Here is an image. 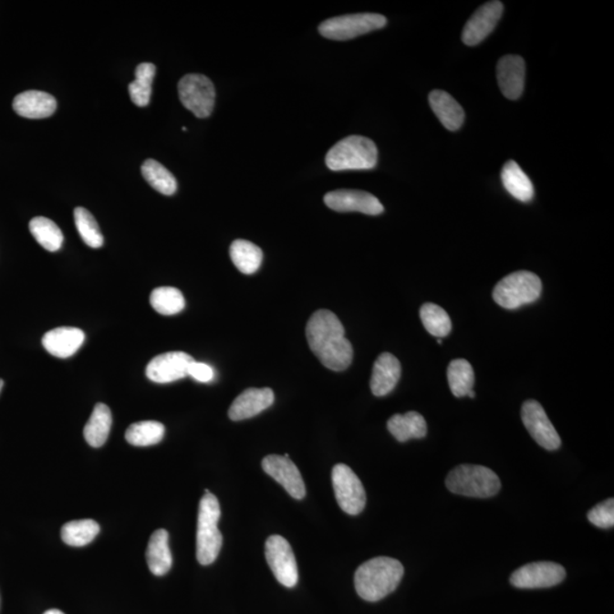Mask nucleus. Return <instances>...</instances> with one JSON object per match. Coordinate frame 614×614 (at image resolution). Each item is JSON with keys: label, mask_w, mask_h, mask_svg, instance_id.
<instances>
[{"label": "nucleus", "mask_w": 614, "mask_h": 614, "mask_svg": "<svg viewBox=\"0 0 614 614\" xmlns=\"http://www.w3.org/2000/svg\"><path fill=\"white\" fill-rule=\"evenodd\" d=\"M307 339L313 354L329 370L344 371L353 361V346L345 337L344 326L328 309H320L309 318Z\"/></svg>", "instance_id": "nucleus-1"}, {"label": "nucleus", "mask_w": 614, "mask_h": 614, "mask_svg": "<svg viewBox=\"0 0 614 614\" xmlns=\"http://www.w3.org/2000/svg\"><path fill=\"white\" fill-rule=\"evenodd\" d=\"M404 567L395 558L380 557L364 562L355 572L354 584L359 598L378 602L399 588Z\"/></svg>", "instance_id": "nucleus-2"}, {"label": "nucleus", "mask_w": 614, "mask_h": 614, "mask_svg": "<svg viewBox=\"0 0 614 614\" xmlns=\"http://www.w3.org/2000/svg\"><path fill=\"white\" fill-rule=\"evenodd\" d=\"M221 507L218 498L209 491L202 497L197 521V560L210 566L218 558L224 537L218 525Z\"/></svg>", "instance_id": "nucleus-3"}, {"label": "nucleus", "mask_w": 614, "mask_h": 614, "mask_svg": "<svg viewBox=\"0 0 614 614\" xmlns=\"http://www.w3.org/2000/svg\"><path fill=\"white\" fill-rule=\"evenodd\" d=\"M326 163L331 171L371 170L378 163L377 146L367 137L344 138L328 151Z\"/></svg>", "instance_id": "nucleus-4"}, {"label": "nucleus", "mask_w": 614, "mask_h": 614, "mask_svg": "<svg viewBox=\"0 0 614 614\" xmlns=\"http://www.w3.org/2000/svg\"><path fill=\"white\" fill-rule=\"evenodd\" d=\"M445 483L452 493L475 498L492 497L501 489L498 475L483 465H459L447 475Z\"/></svg>", "instance_id": "nucleus-5"}, {"label": "nucleus", "mask_w": 614, "mask_h": 614, "mask_svg": "<svg viewBox=\"0 0 614 614\" xmlns=\"http://www.w3.org/2000/svg\"><path fill=\"white\" fill-rule=\"evenodd\" d=\"M542 287L538 276L529 271H518L506 276L495 286L493 298L502 307L515 309L536 302Z\"/></svg>", "instance_id": "nucleus-6"}, {"label": "nucleus", "mask_w": 614, "mask_h": 614, "mask_svg": "<svg viewBox=\"0 0 614 614\" xmlns=\"http://www.w3.org/2000/svg\"><path fill=\"white\" fill-rule=\"evenodd\" d=\"M387 18L376 13L349 14L322 22L318 31L327 39L349 40L382 29Z\"/></svg>", "instance_id": "nucleus-7"}, {"label": "nucleus", "mask_w": 614, "mask_h": 614, "mask_svg": "<svg viewBox=\"0 0 614 614\" xmlns=\"http://www.w3.org/2000/svg\"><path fill=\"white\" fill-rule=\"evenodd\" d=\"M332 484L340 509L350 515L361 514L367 505L366 491L361 480L346 464H337L332 469Z\"/></svg>", "instance_id": "nucleus-8"}, {"label": "nucleus", "mask_w": 614, "mask_h": 614, "mask_svg": "<svg viewBox=\"0 0 614 614\" xmlns=\"http://www.w3.org/2000/svg\"><path fill=\"white\" fill-rule=\"evenodd\" d=\"M179 99L197 118L210 117L215 104V89L209 78L187 75L179 82Z\"/></svg>", "instance_id": "nucleus-9"}, {"label": "nucleus", "mask_w": 614, "mask_h": 614, "mask_svg": "<svg viewBox=\"0 0 614 614\" xmlns=\"http://www.w3.org/2000/svg\"><path fill=\"white\" fill-rule=\"evenodd\" d=\"M267 565L274 572L276 580L285 588H295L298 581L297 557L287 539L279 535L267 538L265 543Z\"/></svg>", "instance_id": "nucleus-10"}, {"label": "nucleus", "mask_w": 614, "mask_h": 614, "mask_svg": "<svg viewBox=\"0 0 614 614\" xmlns=\"http://www.w3.org/2000/svg\"><path fill=\"white\" fill-rule=\"evenodd\" d=\"M566 578V570L554 562H534L514 572L510 581L518 588H548L561 584Z\"/></svg>", "instance_id": "nucleus-11"}, {"label": "nucleus", "mask_w": 614, "mask_h": 614, "mask_svg": "<svg viewBox=\"0 0 614 614\" xmlns=\"http://www.w3.org/2000/svg\"><path fill=\"white\" fill-rule=\"evenodd\" d=\"M521 418L535 442L545 450L556 451L561 446V438L537 401H525Z\"/></svg>", "instance_id": "nucleus-12"}, {"label": "nucleus", "mask_w": 614, "mask_h": 614, "mask_svg": "<svg viewBox=\"0 0 614 614\" xmlns=\"http://www.w3.org/2000/svg\"><path fill=\"white\" fill-rule=\"evenodd\" d=\"M262 468L276 483L280 484L290 496L297 500H302L306 496L307 488L302 474L294 462L289 459L288 454L267 455L262 461Z\"/></svg>", "instance_id": "nucleus-13"}, {"label": "nucleus", "mask_w": 614, "mask_h": 614, "mask_svg": "<svg viewBox=\"0 0 614 614\" xmlns=\"http://www.w3.org/2000/svg\"><path fill=\"white\" fill-rule=\"evenodd\" d=\"M193 361L195 359L184 352L161 354L149 363L146 376L156 384H170L188 377L189 367Z\"/></svg>", "instance_id": "nucleus-14"}, {"label": "nucleus", "mask_w": 614, "mask_h": 614, "mask_svg": "<svg viewBox=\"0 0 614 614\" xmlns=\"http://www.w3.org/2000/svg\"><path fill=\"white\" fill-rule=\"evenodd\" d=\"M325 203L336 212H359L367 215H380L384 212V206L376 196L361 191L340 189L330 192L325 196Z\"/></svg>", "instance_id": "nucleus-15"}, {"label": "nucleus", "mask_w": 614, "mask_h": 614, "mask_svg": "<svg viewBox=\"0 0 614 614\" xmlns=\"http://www.w3.org/2000/svg\"><path fill=\"white\" fill-rule=\"evenodd\" d=\"M501 2H488L480 6L466 22L462 40L468 46H475L492 34L503 14Z\"/></svg>", "instance_id": "nucleus-16"}, {"label": "nucleus", "mask_w": 614, "mask_h": 614, "mask_svg": "<svg viewBox=\"0 0 614 614\" xmlns=\"http://www.w3.org/2000/svg\"><path fill=\"white\" fill-rule=\"evenodd\" d=\"M274 401L275 394L270 388H248L231 404L229 418L233 421L251 419L269 409Z\"/></svg>", "instance_id": "nucleus-17"}, {"label": "nucleus", "mask_w": 614, "mask_h": 614, "mask_svg": "<svg viewBox=\"0 0 614 614\" xmlns=\"http://www.w3.org/2000/svg\"><path fill=\"white\" fill-rule=\"evenodd\" d=\"M526 64L523 57L507 55L497 64V81L503 95L515 100L525 89Z\"/></svg>", "instance_id": "nucleus-18"}, {"label": "nucleus", "mask_w": 614, "mask_h": 614, "mask_svg": "<svg viewBox=\"0 0 614 614\" xmlns=\"http://www.w3.org/2000/svg\"><path fill=\"white\" fill-rule=\"evenodd\" d=\"M86 335L78 328L61 327L46 332L43 346L50 355L68 359L75 355L85 343Z\"/></svg>", "instance_id": "nucleus-19"}, {"label": "nucleus", "mask_w": 614, "mask_h": 614, "mask_svg": "<svg viewBox=\"0 0 614 614\" xmlns=\"http://www.w3.org/2000/svg\"><path fill=\"white\" fill-rule=\"evenodd\" d=\"M13 109L22 118L45 119L55 113L57 101L47 92L30 90L16 97Z\"/></svg>", "instance_id": "nucleus-20"}, {"label": "nucleus", "mask_w": 614, "mask_h": 614, "mask_svg": "<svg viewBox=\"0 0 614 614\" xmlns=\"http://www.w3.org/2000/svg\"><path fill=\"white\" fill-rule=\"evenodd\" d=\"M401 367L399 359L390 353H382L373 366L370 381L373 395L378 397L390 394L399 382Z\"/></svg>", "instance_id": "nucleus-21"}, {"label": "nucleus", "mask_w": 614, "mask_h": 614, "mask_svg": "<svg viewBox=\"0 0 614 614\" xmlns=\"http://www.w3.org/2000/svg\"><path fill=\"white\" fill-rule=\"evenodd\" d=\"M429 103L436 117L447 130L456 131L464 122V110L453 97L442 90H433L429 95Z\"/></svg>", "instance_id": "nucleus-22"}, {"label": "nucleus", "mask_w": 614, "mask_h": 614, "mask_svg": "<svg viewBox=\"0 0 614 614\" xmlns=\"http://www.w3.org/2000/svg\"><path fill=\"white\" fill-rule=\"evenodd\" d=\"M147 565L151 574L164 576L172 567V554L169 546V533L159 529L151 535L146 551Z\"/></svg>", "instance_id": "nucleus-23"}, {"label": "nucleus", "mask_w": 614, "mask_h": 614, "mask_svg": "<svg viewBox=\"0 0 614 614\" xmlns=\"http://www.w3.org/2000/svg\"><path fill=\"white\" fill-rule=\"evenodd\" d=\"M388 431L401 442L419 440L427 435V422L421 414L411 412L395 414L388 420Z\"/></svg>", "instance_id": "nucleus-24"}, {"label": "nucleus", "mask_w": 614, "mask_h": 614, "mask_svg": "<svg viewBox=\"0 0 614 614\" xmlns=\"http://www.w3.org/2000/svg\"><path fill=\"white\" fill-rule=\"evenodd\" d=\"M501 178L503 186L515 200L524 203L533 200L535 195L534 184L515 161H509L503 166Z\"/></svg>", "instance_id": "nucleus-25"}, {"label": "nucleus", "mask_w": 614, "mask_h": 614, "mask_svg": "<svg viewBox=\"0 0 614 614\" xmlns=\"http://www.w3.org/2000/svg\"><path fill=\"white\" fill-rule=\"evenodd\" d=\"M112 412L108 405L103 403L96 404L92 411L89 421L87 422L83 436L91 447H101L108 442L110 428H112Z\"/></svg>", "instance_id": "nucleus-26"}, {"label": "nucleus", "mask_w": 614, "mask_h": 614, "mask_svg": "<svg viewBox=\"0 0 614 614\" xmlns=\"http://www.w3.org/2000/svg\"><path fill=\"white\" fill-rule=\"evenodd\" d=\"M230 257L244 275H253L260 269L263 261L262 249L248 240H234L230 246Z\"/></svg>", "instance_id": "nucleus-27"}, {"label": "nucleus", "mask_w": 614, "mask_h": 614, "mask_svg": "<svg viewBox=\"0 0 614 614\" xmlns=\"http://www.w3.org/2000/svg\"><path fill=\"white\" fill-rule=\"evenodd\" d=\"M29 228L36 243L46 251L57 252L62 248L64 235L54 221L44 218V216H36L30 221Z\"/></svg>", "instance_id": "nucleus-28"}, {"label": "nucleus", "mask_w": 614, "mask_h": 614, "mask_svg": "<svg viewBox=\"0 0 614 614\" xmlns=\"http://www.w3.org/2000/svg\"><path fill=\"white\" fill-rule=\"evenodd\" d=\"M100 532L99 523L92 519L71 521L63 526L61 536L63 542L70 546L82 547L90 544Z\"/></svg>", "instance_id": "nucleus-29"}, {"label": "nucleus", "mask_w": 614, "mask_h": 614, "mask_svg": "<svg viewBox=\"0 0 614 614\" xmlns=\"http://www.w3.org/2000/svg\"><path fill=\"white\" fill-rule=\"evenodd\" d=\"M156 75V67L151 63H141L136 68V80L129 85V94L132 103L138 108L150 104L151 85Z\"/></svg>", "instance_id": "nucleus-30"}, {"label": "nucleus", "mask_w": 614, "mask_h": 614, "mask_svg": "<svg viewBox=\"0 0 614 614\" xmlns=\"http://www.w3.org/2000/svg\"><path fill=\"white\" fill-rule=\"evenodd\" d=\"M141 173L146 182L163 195L171 196L177 192V180L160 161L151 159L145 161L141 166Z\"/></svg>", "instance_id": "nucleus-31"}, {"label": "nucleus", "mask_w": 614, "mask_h": 614, "mask_svg": "<svg viewBox=\"0 0 614 614\" xmlns=\"http://www.w3.org/2000/svg\"><path fill=\"white\" fill-rule=\"evenodd\" d=\"M165 427L157 421H140L127 429L126 440L129 444L145 447L159 444L163 440Z\"/></svg>", "instance_id": "nucleus-32"}, {"label": "nucleus", "mask_w": 614, "mask_h": 614, "mask_svg": "<svg viewBox=\"0 0 614 614\" xmlns=\"http://www.w3.org/2000/svg\"><path fill=\"white\" fill-rule=\"evenodd\" d=\"M447 380L455 397H464L473 390L474 371L471 364L463 359H454L447 369Z\"/></svg>", "instance_id": "nucleus-33"}, {"label": "nucleus", "mask_w": 614, "mask_h": 614, "mask_svg": "<svg viewBox=\"0 0 614 614\" xmlns=\"http://www.w3.org/2000/svg\"><path fill=\"white\" fill-rule=\"evenodd\" d=\"M151 306L161 316H174L186 307L183 294L178 288L159 287L151 294Z\"/></svg>", "instance_id": "nucleus-34"}, {"label": "nucleus", "mask_w": 614, "mask_h": 614, "mask_svg": "<svg viewBox=\"0 0 614 614\" xmlns=\"http://www.w3.org/2000/svg\"><path fill=\"white\" fill-rule=\"evenodd\" d=\"M420 317L429 334L438 338L450 335L452 321L444 308L432 303L423 304L420 309Z\"/></svg>", "instance_id": "nucleus-35"}, {"label": "nucleus", "mask_w": 614, "mask_h": 614, "mask_svg": "<svg viewBox=\"0 0 614 614\" xmlns=\"http://www.w3.org/2000/svg\"><path fill=\"white\" fill-rule=\"evenodd\" d=\"M76 227L83 243L91 248H100L104 245L103 234L94 215L85 207H77L75 210Z\"/></svg>", "instance_id": "nucleus-36"}, {"label": "nucleus", "mask_w": 614, "mask_h": 614, "mask_svg": "<svg viewBox=\"0 0 614 614\" xmlns=\"http://www.w3.org/2000/svg\"><path fill=\"white\" fill-rule=\"evenodd\" d=\"M588 520L590 524L598 528L609 529L614 526V501L609 498L606 502L599 503L588 512Z\"/></svg>", "instance_id": "nucleus-37"}, {"label": "nucleus", "mask_w": 614, "mask_h": 614, "mask_svg": "<svg viewBox=\"0 0 614 614\" xmlns=\"http://www.w3.org/2000/svg\"><path fill=\"white\" fill-rule=\"evenodd\" d=\"M188 376L196 381L210 382L214 380L215 375L213 368L209 364L193 361L189 367Z\"/></svg>", "instance_id": "nucleus-38"}, {"label": "nucleus", "mask_w": 614, "mask_h": 614, "mask_svg": "<svg viewBox=\"0 0 614 614\" xmlns=\"http://www.w3.org/2000/svg\"><path fill=\"white\" fill-rule=\"evenodd\" d=\"M44 614H64L62 611L52 609V610L46 611Z\"/></svg>", "instance_id": "nucleus-39"}, {"label": "nucleus", "mask_w": 614, "mask_h": 614, "mask_svg": "<svg viewBox=\"0 0 614 614\" xmlns=\"http://www.w3.org/2000/svg\"><path fill=\"white\" fill-rule=\"evenodd\" d=\"M466 396L471 397V399H474V396H475L474 391V390L469 391L468 395H466Z\"/></svg>", "instance_id": "nucleus-40"}, {"label": "nucleus", "mask_w": 614, "mask_h": 614, "mask_svg": "<svg viewBox=\"0 0 614 614\" xmlns=\"http://www.w3.org/2000/svg\"><path fill=\"white\" fill-rule=\"evenodd\" d=\"M3 387H4V381L0 380V392H2Z\"/></svg>", "instance_id": "nucleus-41"}]
</instances>
